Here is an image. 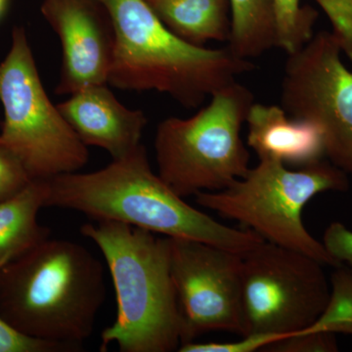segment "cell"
Listing matches in <instances>:
<instances>
[{"label":"cell","mask_w":352,"mask_h":352,"mask_svg":"<svg viewBox=\"0 0 352 352\" xmlns=\"http://www.w3.org/2000/svg\"><path fill=\"white\" fill-rule=\"evenodd\" d=\"M340 52L333 32L323 31L288 55L281 107L294 119L316 124L330 163L352 177V72Z\"/></svg>","instance_id":"cell-9"},{"label":"cell","mask_w":352,"mask_h":352,"mask_svg":"<svg viewBox=\"0 0 352 352\" xmlns=\"http://www.w3.org/2000/svg\"><path fill=\"white\" fill-rule=\"evenodd\" d=\"M32 182L19 160L0 146V201L17 196Z\"/></svg>","instance_id":"cell-23"},{"label":"cell","mask_w":352,"mask_h":352,"mask_svg":"<svg viewBox=\"0 0 352 352\" xmlns=\"http://www.w3.org/2000/svg\"><path fill=\"white\" fill-rule=\"evenodd\" d=\"M116 32L108 83L122 90L170 95L197 108L220 88L254 71V64L228 46L210 50L183 41L157 18L146 0H99Z\"/></svg>","instance_id":"cell-3"},{"label":"cell","mask_w":352,"mask_h":352,"mask_svg":"<svg viewBox=\"0 0 352 352\" xmlns=\"http://www.w3.org/2000/svg\"><path fill=\"white\" fill-rule=\"evenodd\" d=\"M349 175L330 162L289 170L281 162L259 159L256 168L219 191L196 194V201L224 219L237 220L265 242L302 252L338 267V263L303 226L302 210L324 192H346Z\"/></svg>","instance_id":"cell-5"},{"label":"cell","mask_w":352,"mask_h":352,"mask_svg":"<svg viewBox=\"0 0 352 352\" xmlns=\"http://www.w3.org/2000/svg\"><path fill=\"white\" fill-rule=\"evenodd\" d=\"M4 265V264H3ZM2 265H0L1 267ZM73 347L28 337L18 332L0 315V352H66Z\"/></svg>","instance_id":"cell-21"},{"label":"cell","mask_w":352,"mask_h":352,"mask_svg":"<svg viewBox=\"0 0 352 352\" xmlns=\"http://www.w3.org/2000/svg\"><path fill=\"white\" fill-rule=\"evenodd\" d=\"M289 336V335H288ZM287 336L249 333L242 336V340L232 342H195L182 344L180 352H254L265 351L270 344L284 339Z\"/></svg>","instance_id":"cell-20"},{"label":"cell","mask_w":352,"mask_h":352,"mask_svg":"<svg viewBox=\"0 0 352 352\" xmlns=\"http://www.w3.org/2000/svg\"><path fill=\"white\" fill-rule=\"evenodd\" d=\"M273 4L276 47L294 54L314 38L318 12L312 7L300 6V0H273Z\"/></svg>","instance_id":"cell-17"},{"label":"cell","mask_w":352,"mask_h":352,"mask_svg":"<svg viewBox=\"0 0 352 352\" xmlns=\"http://www.w3.org/2000/svg\"><path fill=\"white\" fill-rule=\"evenodd\" d=\"M248 145L259 159L303 168L322 161L323 133L316 124L294 119L281 106L254 103L248 113Z\"/></svg>","instance_id":"cell-13"},{"label":"cell","mask_w":352,"mask_h":352,"mask_svg":"<svg viewBox=\"0 0 352 352\" xmlns=\"http://www.w3.org/2000/svg\"><path fill=\"white\" fill-rule=\"evenodd\" d=\"M339 351L335 333L314 332L309 329L291 333L284 339L270 344L265 351L336 352Z\"/></svg>","instance_id":"cell-19"},{"label":"cell","mask_w":352,"mask_h":352,"mask_svg":"<svg viewBox=\"0 0 352 352\" xmlns=\"http://www.w3.org/2000/svg\"><path fill=\"white\" fill-rule=\"evenodd\" d=\"M45 183V208L76 210L95 221L120 222L241 254L263 242L250 229L224 226L188 205L153 171L142 144L101 170L64 173Z\"/></svg>","instance_id":"cell-1"},{"label":"cell","mask_w":352,"mask_h":352,"mask_svg":"<svg viewBox=\"0 0 352 352\" xmlns=\"http://www.w3.org/2000/svg\"><path fill=\"white\" fill-rule=\"evenodd\" d=\"M45 198V180H32L17 196L0 201V265L50 238V229L38 221Z\"/></svg>","instance_id":"cell-15"},{"label":"cell","mask_w":352,"mask_h":352,"mask_svg":"<svg viewBox=\"0 0 352 352\" xmlns=\"http://www.w3.org/2000/svg\"><path fill=\"white\" fill-rule=\"evenodd\" d=\"M254 103L251 90L235 80L193 117L160 122L154 142L160 177L182 198L219 191L244 177L251 168L241 129Z\"/></svg>","instance_id":"cell-6"},{"label":"cell","mask_w":352,"mask_h":352,"mask_svg":"<svg viewBox=\"0 0 352 352\" xmlns=\"http://www.w3.org/2000/svg\"><path fill=\"white\" fill-rule=\"evenodd\" d=\"M335 268L327 305L307 329L314 332L352 335V270L342 264Z\"/></svg>","instance_id":"cell-18"},{"label":"cell","mask_w":352,"mask_h":352,"mask_svg":"<svg viewBox=\"0 0 352 352\" xmlns=\"http://www.w3.org/2000/svg\"><path fill=\"white\" fill-rule=\"evenodd\" d=\"M105 298L103 264L72 241L48 238L0 267V315L23 335L76 351Z\"/></svg>","instance_id":"cell-2"},{"label":"cell","mask_w":352,"mask_h":352,"mask_svg":"<svg viewBox=\"0 0 352 352\" xmlns=\"http://www.w3.org/2000/svg\"><path fill=\"white\" fill-rule=\"evenodd\" d=\"M0 146L19 160L32 180L76 173L87 164V146L46 94L21 27L14 28L10 50L0 63Z\"/></svg>","instance_id":"cell-7"},{"label":"cell","mask_w":352,"mask_h":352,"mask_svg":"<svg viewBox=\"0 0 352 352\" xmlns=\"http://www.w3.org/2000/svg\"><path fill=\"white\" fill-rule=\"evenodd\" d=\"M6 3L7 0H0V17H1L2 14L6 10Z\"/></svg>","instance_id":"cell-25"},{"label":"cell","mask_w":352,"mask_h":352,"mask_svg":"<svg viewBox=\"0 0 352 352\" xmlns=\"http://www.w3.org/2000/svg\"><path fill=\"white\" fill-rule=\"evenodd\" d=\"M242 258L243 336H288L325 309L330 285L319 261L265 241Z\"/></svg>","instance_id":"cell-8"},{"label":"cell","mask_w":352,"mask_h":352,"mask_svg":"<svg viewBox=\"0 0 352 352\" xmlns=\"http://www.w3.org/2000/svg\"><path fill=\"white\" fill-rule=\"evenodd\" d=\"M168 239L182 344L212 331L244 335L242 254L199 241Z\"/></svg>","instance_id":"cell-10"},{"label":"cell","mask_w":352,"mask_h":352,"mask_svg":"<svg viewBox=\"0 0 352 352\" xmlns=\"http://www.w3.org/2000/svg\"><path fill=\"white\" fill-rule=\"evenodd\" d=\"M163 24L187 43L204 46L227 41L231 34L229 0H146Z\"/></svg>","instance_id":"cell-14"},{"label":"cell","mask_w":352,"mask_h":352,"mask_svg":"<svg viewBox=\"0 0 352 352\" xmlns=\"http://www.w3.org/2000/svg\"><path fill=\"white\" fill-rule=\"evenodd\" d=\"M41 9L62 46L56 94L72 95L91 85H107L116 32L103 3L99 0H43Z\"/></svg>","instance_id":"cell-11"},{"label":"cell","mask_w":352,"mask_h":352,"mask_svg":"<svg viewBox=\"0 0 352 352\" xmlns=\"http://www.w3.org/2000/svg\"><path fill=\"white\" fill-rule=\"evenodd\" d=\"M229 50L242 59L258 58L276 47L273 0H229Z\"/></svg>","instance_id":"cell-16"},{"label":"cell","mask_w":352,"mask_h":352,"mask_svg":"<svg viewBox=\"0 0 352 352\" xmlns=\"http://www.w3.org/2000/svg\"><path fill=\"white\" fill-rule=\"evenodd\" d=\"M333 25L340 50L352 61V0H314Z\"/></svg>","instance_id":"cell-22"},{"label":"cell","mask_w":352,"mask_h":352,"mask_svg":"<svg viewBox=\"0 0 352 352\" xmlns=\"http://www.w3.org/2000/svg\"><path fill=\"white\" fill-rule=\"evenodd\" d=\"M323 245L338 263H346L352 270V231L340 222H333L326 229Z\"/></svg>","instance_id":"cell-24"},{"label":"cell","mask_w":352,"mask_h":352,"mask_svg":"<svg viewBox=\"0 0 352 352\" xmlns=\"http://www.w3.org/2000/svg\"><path fill=\"white\" fill-rule=\"evenodd\" d=\"M99 248L117 298V317L101 335L100 351L170 352L182 344V318L170 273L168 237L117 221L83 224Z\"/></svg>","instance_id":"cell-4"},{"label":"cell","mask_w":352,"mask_h":352,"mask_svg":"<svg viewBox=\"0 0 352 352\" xmlns=\"http://www.w3.org/2000/svg\"><path fill=\"white\" fill-rule=\"evenodd\" d=\"M69 96L57 107L85 145L102 148L119 160L141 144L148 122L145 113L122 105L106 85L82 88Z\"/></svg>","instance_id":"cell-12"}]
</instances>
